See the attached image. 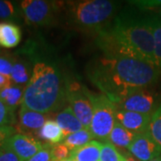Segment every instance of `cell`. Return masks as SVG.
Wrapping results in <instances>:
<instances>
[{"label":"cell","mask_w":161,"mask_h":161,"mask_svg":"<svg viewBox=\"0 0 161 161\" xmlns=\"http://www.w3.org/2000/svg\"><path fill=\"white\" fill-rule=\"evenodd\" d=\"M23 17L20 4L13 1L0 0V19L19 21Z\"/></svg>","instance_id":"22"},{"label":"cell","mask_w":161,"mask_h":161,"mask_svg":"<svg viewBox=\"0 0 161 161\" xmlns=\"http://www.w3.org/2000/svg\"><path fill=\"white\" fill-rule=\"evenodd\" d=\"M150 119L151 115L140 114L119 108H116L115 111V121L134 133L148 132Z\"/></svg>","instance_id":"12"},{"label":"cell","mask_w":161,"mask_h":161,"mask_svg":"<svg viewBox=\"0 0 161 161\" xmlns=\"http://www.w3.org/2000/svg\"><path fill=\"white\" fill-rule=\"evenodd\" d=\"M145 12L147 13L148 20L154 38V56L156 66L161 71V17L153 12Z\"/></svg>","instance_id":"20"},{"label":"cell","mask_w":161,"mask_h":161,"mask_svg":"<svg viewBox=\"0 0 161 161\" xmlns=\"http://www.w3.org/2000/svg\"><path fill=\"white\" fill-rule=\"evenodd\" d=\"M12 83H13V81H12L10 76H6V75L0 74V92L3 91L4 89H6V87L10 86Z\"/></svg>","instance_id":"31"},{"label":"cell","mask_w":161,"mask_h":161,"mask_svg":"<svg viewBox=\"0 0 161 161\" xmlns=\"http://www.w3.org/2000/svg\"><path fill=\"white\" fill-rule=\"evenodd\" d=\"M0 161H21L17 156L6 148L0 149Z\"/></svg>","instance_id":"30"},{"label":"cell","mask_w":161,"mask_h":161,"mask_svg":"<svg viewBox=\"0 0 161 161\" xmlns=\"http://www.w3.org/2000/svg\"><path fill=\"white\" fill-rule=\"evenodd\" d=\"M115 105L116 108L145 115H152L159 106L155 94L147 89L133 92Z\"/></svg>","instance_id":"8"},{"label":"cell","mask_w":161,"mask_h":161,"mask_svg":"<svg viewBox=\"0 0 161 161\" xmlns=\"http://www.w3.org/2000/svg\"><path fill=\"white\" fill-rule=\"evenodd\" d=\"M102 142L92 141L70 152L69 158L74 161H99Z\"/></svg>","instance_id":"16"},{"label":"cell","mask_w":161,"mask_h":161,"mask_svg":"<svg viewBox=\"0 0 161 161\" xmlns=\"http://www.w3.org/2000/svg\"><path fill=\"white\" fill-rule=\"evenodd\" d=\"M54 120L61 127L64 136H67L73 132H78L84 128L69 106L58 112L55 115Z\"/></svg>","instance_id":"14"},{"label":"cell","mask_w":161,"mask_h":161,"mask_svg":"<svg viewBox=\"0 0 161 161\" xmlns=\"http://www.w3.org/2000/svg\"><path fill=\"white\" fill-rule=\"evenodd\" d=\"M22 40L21 28L13 23L0 22V47L13 48L17 47Z\"/></svg>","instance_id":"15"},{"label":"cell","mask_w":161,"mask_h":161,"mask_svg":"<svg viewBox=\"0 0 161 161\" xmlns=\"http://www.w3.org/2000/svg\"><path fill=\"white\" fill-rule=\"evenodd\" d=\"M27 161H52L51 144L44 143L42 150Z\"/></svg>","instance_id":"27"},{"label":"cell","mask_w":161,"mask_h":161,"mask_svg":"<svg viewBox=\"0 0 161 161\" xmlns=\"http://www.w3.org/2000/svg\"><path fill=\"white\" fill-rule=\"evenodd\" d=\"M96 36V44L104 56L134 58L156 66L154 38L145 11L122 10Z\"/></svg>","instance_id":"2"},{"label":"cell","mask_w":161,"mask_h":161,"mask_svg":"<svg viewBox=\"0 0 161 161\" xmlns=\"http://www.w3.org/2000/svg\"><path fill=\"white\" fill-rule=\"evenodd\" d=\"M119 6V2L108 0L67 1L63 12L71 25L97 34L114 20Z\"/></svg>","instance_id":"4"},{"label":"cell","mask_w":161,"mask_h":161,"mask_svg":"<svg viewBox=\"0 0 161 161\" xmlns=\"http://www.w3.org/2000/svg\"><path fill=\"white\" fill-rule=\"evenodd\" d=\"M18 115L19 121L17 125L15 126L16 131L23 134L32 135L34 137L37 136L38 132L44 125L46 121L48 120V115L29 109L23 107V105L20 108Z\"/></svg>","instance_id":"11"},{"label":"cell","mask_w":161,"mask_h":161,"mask_svg":"<svg viewBox=\"0 0 161 161\" xmlns=\"http://www.w3.org/2000/svg\"><path fill=\"white\" fill-rule=\"evenodd\" d=\"M64 137L65 136L64 134L61 127L53 119L47 120L44 125L37 134V139L39 138L40 140H43L45 143L51 144V145L62 143Z\"/></svg>","instance_id":"17"},{"label":"cell","mask_w":161,"mask_h":161,"mask_svg":"<svg viewBox=\"0 0 161 161\" xmlns=\"http://www.w3.org/2000/svg\"><path fill=\"white\" fill-rule=\"evenodd\" d=\"M32 74V66L29 59L23 55V58H13L11 80L13 83L25 86L28 84Z\"/></svg>","instance_id":"13"},{"label":"cell","mask_w":161,"mask_h":161,"mask_svg":"<svg viewBox=\"0 0 161 161\" xmlns=\"http://www.w3.org/2000/svg\"><path fill=\"white\" fill-rule=\"evenodd\" d=\"M124 159L125 155H122L115 146L109 142H102L99 161H124Z\"/></svg>","instance_id":"24"},{"label":"cell","mask_w":161,"mask_h":161,"mask_svg":"<svg viewBox=\"0 0 161 161\" xmlns=\"http://www.w3.org/2000/svg\"><path fill=\"white\" fill-rule=\"evenodd\" d=\"M13 67V58L0 55V74L10 76Z\"/></svg>","instance_id":"29"},{"label":"cell","mask_w":161,"mask_h":161,"mask_svg":"<svg viewBox=\"0 0 161 161\" xmlns=\"http://www.w3.org/2000/svg\"><path fill=\"white\" fill-rule=\"evenodd\" d=\"M137 134L125 128L118 122H115L107 142H109L117 148L128 149Z\"/></svg>","instance_id":"18"},{"label":"cell","mask_w":161,"mask_h":161,"mask_svg":"<svg viewBox=\"0 0 161 161\" xmlns=\"http://www.w3.org/2000/svg\"><path fill=\"white\" fill-rule=\"evenodd\" d=\"M94 138L89 129L83 128L78 132H73L69 135L65 136L63 141V143L71 151L82 147L83 145L89 143L90 142L93 141Z\"/></svg>","instance_id":"21"},{"label":"cell","mask_w":161,"mask_h":161,"mask_svg":"<svg viewBox=\"0 0 161 161\" xmlns=\"http://www.w3.org/2000/svg\"><path fill=\"white\" fill-rule=\"evenodd\" d=\"M43 146L44 144L32 135L15 133L8 139L4 148L14 152L21 161H27L42 150Z\"/></svg>","instance_id":"9"},{"label":"cell","mask_w":161,"mask_h":161,"mask_svg":"<svg viewBox=\"0 0 161 161\" xmlns=\"http://www.w3.org/2000/svg\"><path fill=\"white\" fill-rule=\"evenodd\" d=\"M29 59L32 74L25 87L23 107L42 114H50L64 108L68 74L58 55L49 45L31 40L22 49Z\"/></svg>","instance_id":"1"},{"label":"cell","mask_w":161,"mask_h":161,"mask_svg":"<svg viewBox=\"0 0 161 161\" xmlns=\"http://www.w3.org/2000/svg\"><path fill=\"white\" fill-rule=\"evenodd\" d=\"M71 150L62 142L51 145L52 161H63L69 158Z\"/></svg>","instance_id":"26"},{"label":"cell","mask_w":161,"mask_h":161,"mask_svg":"<svg viewBox=\"0 0 161 161\" xmlns=\"http://www.w3.org/2000/svg\"><path fill=\"white\" fill-rule=\"evenodd\" d=\"M17 132L14 126H5L0 125V149H2L8 139L15 134Z\"/></svg>","instance_id":"28"},{"label":"cell","mask_w":161,"mask_h":161,"mask_svg":"<svg viewBox=\"0 0 161 161\" xmlns=\"http://www.w3.org/2000/svg\"><path fill=\"white\" fill-rule=\"evenodd\" d=\"M150 12L155 13V14H157L158 15H159V16L161 17V7L160 8H158V9H156V10H153V11H150Z\"/></svg>","instance_id":"33"},{"label":"cell","mask_w":161,"mask_h":161,"mask_svg":"<svg viewBox=\"0 0 161 161\" xmlns=\"http://www.w3.org/2000/svg\"><path fill=\"white\" fill-rule=\"evenodd\" d=\"M128 151L139 161H150L161 155V150L148 132L138 133Z\"/></svg>","instance_id":"10"},{"label":"cell","mask_w":161,"mask_h":161,"mask_svg":"<svg viewBox=\"0 0 161 161\" xmlns=\"http://www.w3.org/2000/svg\"><path fill=\"white\" fill-rule=\"evenodd\" d=\"M66 100L83 127L89 129L93 113L89 90L70 73L66 80Z\"/></svg>","instance_id":"7"},{"label":"cell","mask_w":161,"mask_h":161,"mask_svg":"<svg viewBox=\"0 0 161 161\" xmlns=\"http://www.w3.org/2000/svg\"><path fill=\"white\" fill-rule=\"evenodd\" d=\"M24 91L25 87L12 83L10 86L6 87L0 92V99L10 108L15 111L23 104Z\"/></svg>","instance_id":"19"},{"label":"cell","mask_w":161,"mask_h":161,"mask_svg":"<svg viewBox=\"0 0 161 161\" xmlns=\"http://www.w3.org/2000/svg\"><path fill=\"white\" fill-rule=\"evenodd\" d=\"M150 161H161V155L158 156V157H157L155 158H153V159H151Z\"/></svg>","instance_id":"34"},{"label":"cell","mask_w":161,"mask_h":161,"mask_svg":"<svg viewBox=\"0 0 161 161\" xmlns=\"http://www.w3.org/2000/svg\"><path fill=\"white\" fill-rule=\"evenodd\" d=\"M124 161H139L137 158H135L131 154H128V155H125V159Z\"/></svg>","instance_id":"32"},{"label":"cell","mask_w":161,"mask_h":161,"mask_svg":"<svg viewBox=\"0 0 161 161\" xmlns=\"http://www.w3.org/2000/svg\"><path fill=\"white\" fill-rule=\"evenodd\" d=\"M89 96L93 108L89 130L94 138L107 142L116 122V107L114 102L102 93H95L89 91Z\"/></svg>","instance_id":"5"},{"label":"cell","mask_w":161,"mask_h":161,"mask_svg":"<svg viewBox=\"0 0 161 161\" xmlns=\"http://www.w3.org/2000/svg\"><path fill=\"white\" fill-rule=\"evenodd\" d=\"M63 161H74L73 159H71V158H66V159H64V160Z\"/></svg>","instance_id":"35"},{"label":"cell","mask_w":161,"mask_h":161,"mask_svg":"<svg viewBox=\"0 0 161 161\" xmlns=\"http://www.w3.org/2000/svg\"><path fill=\"white\" fill-rule=\"evenodd\" d=\"M148 132L161 150V103L151 115Z\"/></svg>","instance_id":"23"},{"label":"cell","mask_w":161,"mask_h":161,"mask_svg":"<svg viewBox=\"0 0 161 161\" xmlns=\"http://www.w3.org/2000/svg\"><path fill=\"white\" fill-rule=\"evenodd\" d=\"M64 2L46 0H24L20 2L23 17L28 25L50 27L58 22L63 13Z\"/></svg>","instance_id":"6"},{"label":"cell","mask_w":161,"mask_h":161,"mask_svg":"<svg viewBox=\"0 0 161 161\" xmlns=\"http://www.w3.org/2000/svg\"><path fill=\"white\" fill-rule=\"evenodd\" d=\"M0 125L14 126L16 125L15 111L10 108L0 99Z\"/></svg>","instance_id":"25"},{"label":"cell","mask_w":161,"mask_h":161,"mask_svg":"<svg viewBox=\"0 0 161 161\" xmlns=\"http://www.w3.org/2000/svg\"><path fill=\"white\" fill-rule=\"evenodd\" d=\"M161 71L139 59L104 56L91 61L86 67L88 79L114 103L158 80Z\"/></svg>","instance_id":"3"}]
</instances>
